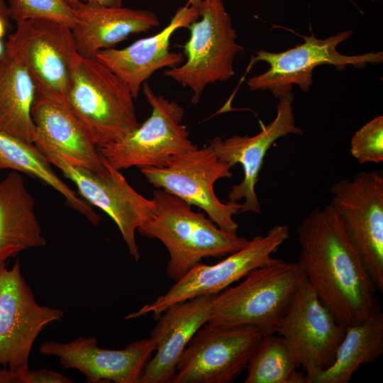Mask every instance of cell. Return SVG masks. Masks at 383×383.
I'll return each mask as SVG.
<instances>
[{
    "instance_id": "cell-9",
    "label": "cell",
    "mask_w": 383,
    "mask_h": 383,
    "mask_svg": "<svg viewBox=\"0 0 383 383\" xmlns=\"http://www.w3.org/2000/svg\"><path fill=\"white\" fill-rule=\"evenodd\" d=\"M34 145L65 177L74 182L84 200L109 215L118 226L130 254L138 261L140 252L135 232L150 216L155 204L127 182L120 170L110 166L93 171L69 163L50 144L35 138ZM106 161V160H105Z\"/></svg>"
},
{
    "instance_id": "cell-11",
    "label": "cell",
    "mask_w": 383,
    "mask_h": 383,
    "mask_svg": "<svg viewBox=\"0 0 383 383\" xmlns=\"http://www.w3.org/2000/svg\"><path fill=\"white\" fill-rule=\"evenodd\" d=\"M329 205L342 219L377 289L383 292V175L360 172L331 188Z\"/></svg>"
},
{
    "instance_id": "cell-29",
    "label": "cell",
    "mask_w": 383,
    "mask_h": 383,
    "mask_svg": "<svg viewBox=\"0 0 383 383\" xmlns=\"http://www.w3.org/2000/svg\"><path fill=\"white\" fill-rule=\"evenodd\" d=\"M72 381L61 373L47 369L28 371V383H70Z\"/></svg>"
},
{
    "instance_id": "cell-7",
    "label": "cell",
    "mask_w": 383,
    "mask_h": 383,
    "mask_svg": "<svg viewBox=\"0 0 383 383\" xmlns=\"http://www.w3.org/2000/svg\"><path fill=\"white\" fill-rule=\"evenodd\" d=\"M141 89L151 107L150 116L121 139L98 148L106 162L118 170L162 167L196 146L182 123L184 108L157 94L146 82Z\"/></svg>"
},
{
    "instance_id": "cell-25",
    "label": "cell",
    "mask_w": 383,
    "mask_h": 383,
    "mask_svg": "<svg viewBox=\"0 0 383 383\" xmlns=\"http://www.w3.org/2000/svg\"><path fill=\"white\" fill-rule=\"evenodd\" d=\"M9 169L37 178L59 192L69 206L93 225L101 217L53 171L51 163L34 145L0 131V170Z\"/></svg>"
},
{
    "instance_id": "cell-12",
    "label": "cell",
    "mask_w": 383,
    "mask_h": 383,
    "mask_svg": "<svg viewBox=\"0 0 383 383\" xmlns=\"http://www.w3.org/2000/svg\"><path fill=\"white\" fill-rule=\"evenodd\" d=\"M353 32L343 31L326 39L316 38L313 34L302 36L304 43L281 52L264 50L252 56L248 69L258 61L270 65L266 72L248 81L252 91L269 90L279 98L291 94L293 84L306 92L313 83L315 67L331 65L343 70L347 65L363 67L367 63L378 64L383 60L382 52H372L359 55H344L337 50V46L348 39Z\"/></svg>"
},
{
    "instance_id": "cell-15",
    "label": "cell",
    "mask_w": 383,
    "mask_h": 383,
    "mask_svg": "<svg viewBox=\"0 0 383 383\" xmlns=\"http://www.w3.org/2000/svg\"><path fill=\"white\" fill-rule=\"evenodd\" d=\"M346 326L323 304L306 278L277 333L293 352L308 383L333 362Z\"/></svg>"
},
{
    "instance_id": "cell-6",
    "label": "cell",
    "mask_w": 383,
    "mask_h": 383,
    "mask_svg": "<svg viewBox=\"0 0 383 383\" xmlns=\"http://www.w3.org/2000/svg\"><path fill=\"white\" fill-rule=\"evenodd\" d=\"M5 48L26 68L36 94L67 104L71 69L79 55L71 28L49 19L22 21Z\"/></svg>"
},
{
    "instance_id": "cell-23",
    "label": "cell",
    "mask_w": 383,
    "mask_h": 383,
    "mask_svg": "<svg viewBox=\"0 0 383 383\" xmlns=\"http://www.w3.org/2000/svg\"><path fill=\"white\" fill-rule=\"evenodd\" d=\"M35 89L26 68L6 52L0 57V131L34 144L31 117Z\"/></svg>"
},
{
    "instance_id": "cell-27",
    "label": "cell",
    "mask_w": 383,
    "mask_h": 383,
    "mask_svg": "<svg viewBox=\"0 0 383 383\" xmlns=\"http://www.w3.org/2000/svg\"><path fill=\"white\" fill-rule=\"evenodd\" d=\"M10 20L22 21L43 18L55 21L72 28L75 16L65 0H8Z\"/></svg>"
},
{
    "instance_id": "cell-16",
    "label": "cell",
    "mask_w": 383,
    "mask_h": 383,
    "mask_svg": "<svg viewBox=\"0 0 383 383\" xmlns=\"http://www.w3.org/2000/svg\"><path fill=\"white\" fill-rule=\"evenodd\" d=\"M278 99L274 119L267 126L260 122L261 131L257 134L253 136L234 135L224 139L216 137L209 141V145L220 160L232 167L236 164L243 167V179L233 185L228 194L230 201L244 200L240 213H262L255 186L270 147L282 137L302 134V130L295 125L292 94L282 96Z\"/></svg>"
},
{
    "instance_id": "cell-28",
    "label": "cell",
    "mask_w": 383,
    "mask_h": 383,
    "mask_svg": "<svg viewBox=\"0 0 383 383\" xmlns=\"http://www.w3.org/2000/svg\"><path fill=\"white\" fill-rule=\"evenodd\" d=\"M350 153L360 165L383 162L382 116L373 118L354 133Z\"/></svg>"
},
{
    "instance_id": "cell-34",
    "label": "cell",
    "mask_w": 383,
    "mask_h": 383,
    "mask_svg": "<svg viewBox=\"0 0 383 383\" xmlns=\"http://www.w3.org/2000/svg\"><path fill=\"white\" fill-rule=\"evenodd\" d=\"M203 0H187L185 5L198 8Z\"/></svg>"
},
{
    "instance_id": "cell-19",
    "label": "cell",
    "mask_w": 383,
    "mask_h": 383,
    "mask_svg": "<svg viewBox=\"0 0 383 383\" xmlns=\"http://www.w3.org/2000/svg\"><path fill=\"white\" fill-rule=\"evenodd\" d=\"M216 295L173 304L158 316L150 333L156 353L146 364L139 383H172L183 351L195 333L209 321Z\"/></svg>"
},
{
    "instance_id": "cell-8",
    "label": "cell",
    "mask_w": 383,
    "mask_h": 383,
    "mask_svg": "<svg viewBox=\"0 0 383 383\" xmlns=\"http://www.w3.org/2000/svg\"><path fill=\"white\" fill-rule=\"evenodd\" d=\"M231 168L209 145L201 148L196 145L164 166L141 168L140 172L154 187L200 208L220 228L237 233L238 224L234 216L240 213L242 204L223 202L213 189L218 180L233 176Z\"/></svg>"
},
{
    "instance_id": "cell-26",
    "label": "cell",
    "mask_w": 383,
    "mask_h": 383,
    "mask_svg": "<svg viewBox=\"0 0 383 383\" xmlns=\"http://www.w3.org/2000/svg\"><path fill=\"white\" fill-rule=\"evenodd\" d=\"M299 364L282 336L262 335L247 366L245 383H307Z\"/></svg>"
},
{
    "instance_id": "cell-33",
    "label": "cell",
    "mask_w": 383,
    "mask_h": 383,
    "mask_svg": "<svg viewBox=\"0 0 383 383\" xmlns=\"http://www.w3.org/2000/svg\"><path fill=\"white\" fill-rule=\"evenodd\" d=\"M9 26L10 25H9L3 18L0 17V39L4 36L6 28Z\"/></svg>"
},
{
    "instance_id": "cell-14",
    "label": "cell",
    "mask_w": 383,
    "mask_h": 383,
    "mask_svg": "<svg viewBox=\"0 0 383 383\" xmlns=\"http://www.w3.org/2000/svg\"><path fill=\"white\" fill-rule=\"evenodd\" d=\"M57 308L41 306L16 260L0 270V367L28 370L33 344L40 332L63 316Z\"/></svg>"
},
{
    "instance_id": "cell-30",
    "label": "cell",
    "mask_w": 383,
    "mask_h": 383,
    "mask_svg": "<svg viewBox=\"0 0 383 383\" xmlns=\"http://www.w3.org/2000/svg\"><path fill=\"white\" fill-rule=\"evenodd\" d=\"M28 371L0 367V383H28Z\"/></svg>"
},
{
    "instance_id": "cell-21",
    "label": "cell",
    "mask_w": 383,
    "mask_h": 383,
    "mask_svg": "<svg viewBox=\"0 0 383 383\" xmlns=\"http://www.w3.org/2000/svg\"><path fill=\"white\" fill-rule=\"evenodd\" d=\"M31 117L35 138L52 146L69 163L93 171L105 167L98 148L66 104L35 93Z\"/></svg>"
},
{
    "instance_id": "cell-20",
    "label": "cell",
    "mask_w": 383,
    "mask_h": 383,
    "mask_svg": "<svg viewBox=\"0 0 383 383\" xmlns=\"http://www.w3.org/2000/svg\"><path fill=\"white\" fill-rule=\"evenodd\" d=\"M72 10L75 23L71 28L77 52L95 57L102 50L113 48L131 35L145 33L160 25L151 11L107 6L79 1Z\"/></svg>"
},
{
    "instance_id": "cell-32",
    "label": "cell",
    "mask_w": 383,
    "mask_h": 383,
    "mask_svg": "<svg viewBox=\"0 0 383 383\" xmlns=\"http://www.w3.org/2000/svg\"><path fill=\"white\" fill-rule=\"evenodd\" d=\"M8 6L5 0H0V17L10 25V18L8 15Z\"/></svg>"
},
{
    "instance_id": "cell-22",
    "label": "cell",
    "mask_w": 383,
    "mask_h": 383,
    "mask_svg": "<svg viewBox=\"0 0 383 383\" xmlns=\"http://www.w3.org/2000/svg\"><path fill=\"white\" fill-rule=\"evenodd\" d=\"M34 206L20 172L0 182V270L21 252L46 244Z\"/></svg>"
},
{
    "instance_id": "cell-2",
    "label": "cell",
    "mask_w": 383,
    "mask_h": 383,
    "mask_svg": "<svg viewBox=\"0 0 383 383\" xmlns=\"http://www.w3.org/2000/svg\"><path fill=\"white\" fill-rule=\"evenodd\" d=\"M154 210L138 229L143 236L159 240L169 252L167 275L175 281L206 257L233 253L248 240L220 228L204 213L192 210L180 198L156 188L152 193Z\"/></svg>"
},
{
    "instance_id": "cell-24",
    "label": "cell",
    "mask_w": 383,
    "mask_h": 383,
    "mask_svg": "<svg viewBox=\"0 0 383 383\" xmlns=\"http://www.w3.org/2000/svg\"><path fill=\"white\" fill-rule=\"evenodd\" d=\"M383 353V313L346 326L333 362L308 379V383H348L359 367L376 361Z\"/></svg>"
},
{
    "instance_id": "cell-4",
    "label": "cell",
    "mask_w": 383,
    "mask_h": 383,
    "mask_svg": "<svg viewBox=\"0 0 383 383\" xmlns=\"http://www.w3.org/2000/svg\"><path fill=\"white\" fill-rule=\"evenodd\" d=\"M131 89L96 57L78 55L70 76L67 105L99 148L140 126Z\"/></svg>"
},
{
    "instance_id": "cell-35",
    "label": "cell",
    "mask_w": 383,
    "mask_h": 383,
    "mask_svg": "<svg viewBox=\"0 0 383 383\" xmlns=\"http://www.w3.org/2000/svg\"><path fill=\"white\" fill-rule=\"evenodd\" d=\"M5 50L4 48V45L1 42V40L0 39V57L4 54Z\"/></svg>"
},
{
    "instance_id": "cell-13",
    "label": "cell",
    "mask_w": 383,
    "mask_h": 383,
    "mask_svg": "<svg viewBox=\"0 0 383 383\" xmlns=\"http://www.w3.org/2000/svg\"><path fill=\"white\" fill-rule=\"evenodd\" d=\"M262 334L248 326L204 324L176 367L172 383H231L245 370Z\"/></svg>"
},
{
    "instance_id": "cell-18",
    "label": "cell",
    "mask_w": 383,
    "mask_h": 383,
    "mask_svg": "<svg viewBox=\"0 0 383 383\" xmlns=\"http://www.w3.org/2000/svg\"><path fill=\"white\" fill-rule=\"evenodd\" d=\"M199 17L198 8L184 5L159 33L121 49L111 48L100 50L95 57L121 77L136 99L143 83L156 71L184 62L183 53L170 51V40L177 30L187 28Z\"/></svg>"
},
{
    "instance_id": "cell-1",
    "label": "cell",
    "mask_w": 383,
    "mask_h": 383,
    "mask_svg": "<svg viewBox=\"0 0 383 383\" xmlns=\"http://www.w3.org/2000/svg\"><path fill=\"white\" fill-rule=\"evenodd\" d=\"M298 262L323 304L345 326L378 311L377 288L340 217L328 204L314 208L296 230Z\"/></svg>"
},
{
    "instance_id": "cell-31",
    "label": "cell",
    "mask_w": 383,
    "mask_h": 383,
    "mask_svg": "<svg viewBox=\"0 0 383 383\" xmlns=\"http://www.w3.org/2000/svg\"><path fill=\"white\" fill-rule=\"evenodd\" d=\"M66 3L72 8L79 1H82L86 3L100 4L107 6H115L120 7L122 6L123 0H65Z\"/></svg>"
},
{
    "instance_id": "cell-5",
    "label": "cell",
    "mask_w": 383,
    "mask_h": 383,
    "mask_svg": "<svg viewBox=\"0 0 383 383\" xmlns=\"http://www.w3.org/2000/svg\"><path fill=\"white\" fill-rule=\"evenodd\" d=\"M198 11L199 17L187 27L185 62L164 72L165 77L192 91L193 104L199 102L207 85L234 75L235 58L244 50L236 42V31L222 0H203Z\"/></svg>"
},
{
    "instance_id": "cell-10",
    "label": "cell",
    "mask_w": 383,
    "mask_h": 383,
    "mask_svg": "<svg viewBox=\"0 0 383 383\" xmlns=\"http://www.w3.org/2000/svg\"><path fill=\"white\" fill-rule=\"evenodd\" d=\"M289 234L287 225H276L265 235L254 237L245 247L214 265L198 263L175 281L167 292L126 318H138L148 313L158 317L173 304L220 293L253 270L273 262L276 258L272 257V254L289 238Z\"/></svg>"
},
{
    "instance_id": "cell-3",
    "label": "cell",
    "mask_w": 383,
    "mask_h": 383,
    "mask_svg": "<svg viewBox=\"0 0 383 383\" xmlns=\"http://www.w3.org/2000/svg\"><path fill=\"white\" fill-rule=\"evenodd\" d=\"M305 280L298 261L275 259L251 271L240 284L217 294L209 322L252 326L262 335L277 334Z\"/></svg>"
},
{
    "instance_id": "cell-17",
    "label": "cell",
    "mask_w": 383,
    "mask_h": 383,
    "mask_svg": "<svg viewBox=\"0 0 383 383\" xmlns=\"http://www.w3.org/2000/svg\"><path fill=\"white\" fill-rule=\"evenodd\" d=\"M155 350L150 338L121 350L101 348L94 338L84 337L65 343L48 340L40 347L42 355L55 356L63 367L79 370L88 383H139Z\"/></svg>"
}]
</instances>
